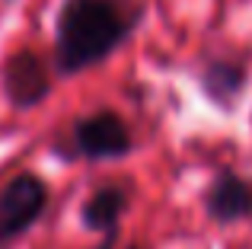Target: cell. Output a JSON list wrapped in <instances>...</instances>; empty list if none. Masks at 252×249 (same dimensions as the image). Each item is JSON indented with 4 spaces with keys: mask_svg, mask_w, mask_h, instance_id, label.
Returning a JSON list of instances; mask_svg holds the SVG:
<instances>
[{
    "mask_svg": "<svg viewBox=\"0 0 252 249\" xmlns=\"http://www.w3.org/2000/svg\"><path fill=\"white\" fill-rule=\"evenodd\" d=\"M144 10V0H61L51 67L61 77H77L105 64L141 29Z\"/></svg>",
    "mask_w": 252,
    "mask_h": 249,
    "instance_id": "obj_1",
    "label": "cell"
},
{
    "mask_svg": "<svg viewBox=\"0 0 252 249\" xmlns=\"http://www.w3.org/2000/svg\"><path fill=\"white\" fill-rule=\"evenodd\" d=\"M51 188L38 173H16L0 186V249H10L45 218Z\"/></svg>",
    "mask_w": 252,
    "mask_h": 249,
    "instance_id": "obj_3",
    "label": "cell"
},
{
    "mask_svg": "<svg viewBox=\"0 0 252 249\" xmlns=\"http://www.w3.org/2000/svg\"><path fill=\"white\" fill-rule=\"evenodd\" d=\"M115 240H118V230L102 233V243H99V246H93V249H115Z\"/></svg>",
    "mask_w": 252,
    "mask_h": 249,
    "instance_id": "obj_8",
    "label": "cell"
},
{
    "mask_svg": "<svg viewBox=\"0 0 252 249\" xmlns=\"http://www.w3.org/2000/svg\"><path fill=\"white\" fill-rule=\"evenodd\" d=\"M249 87V67L233 58H211L198 70V90L201 96L220 112H233Z\"/></svg>",
    "mask_w": 252,
    "mask_h": 249,
    "instance_id": "obj_6",
    "label": "cell"
},
{
    "mask_svg": "<svg viewBox=\"0 0 252 249\" xmlns=\"http://www.w3.org/2000/svg\"><path fill=\"white\" fill-rule=\"evenodd\" d=\"M201 205H204V214L220 227L252 220V182L246 176H240L236 169H220L208 182Z\"/></svg>",
    "mask_w": 252,
    "mask_h": 249,
    "instance_id": "obj_5",
    "label": "cell"
},
{
    "mask_svg": "<svg viewBox=\"0 0 252 249\" xmlns=\"http://www.w3.org/2000/svg\"><path fill=\"white\" fill-rule=\"evenodd\" d=\"M131 208V192L125 182H105V186L93 188L90 198L80 208V224L93 233H112L118 230L122 218Z\"/></svg>",
    "mask_w": 252,
    "mask_h": 249,
    "instance_id": "obj_7",
    "label": "cell"
},
{
    "mask_svg": "<svg viewBox=\"0 0 252 249\" xmlns=\"http://www.w3.org/2000/svg\"><path fill=\"white\" fill-rule=\"evenodd\" d=\"M128 249H137V246H134V243H131V246H128Z\"/></svg>",
    "mask_w": 252,
    "mask_h": 249,
    "instance_id": "obj_9",
    "label": "cell"
},
{
    "mask_svg": "<svg viewBox=\"0 0 252 249\" xmlns=\"http://www.w3.org/2000/svg\"><path fill=\"white\" fill-rule=\"evenodd\" d=\"M58 147H61L58 154L70 156V160L112 163L134 154V134H131V124L125 122V115L102 106L70 122L67 134Z\"/></svg>",
    "mask_w": 252,
    "mask_h": 249,
    "instance_id": "obj_2",
    "label": "cell"
},
{
    "mask_svg": "<svg viewBox=\"0 0 252 249\" xmlns=\"http://www.w3.org/2000/svg\"><path fill=\"white\" fill-rule=\"evenodd\" d=\"M0 90L16 112L38 109L55 90V67L32 48H16L0 64Z\"/></svg>",
    "mask_w": 252,
    "mask_h": 249,
    "instance_id": "obj_4",
    "label": "cell"
}]
</instances>
